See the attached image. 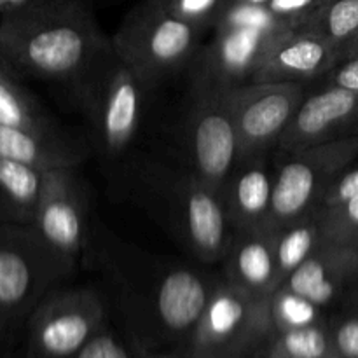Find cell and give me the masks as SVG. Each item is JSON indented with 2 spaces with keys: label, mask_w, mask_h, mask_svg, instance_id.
<instances>
[{
  "label": "cell",
  "mask_w": 358,
  "mask_h": 358,
  "mask_svg": "<svg viewBox=\"0 0 358 358\" xmlns=\"http://www.w3.org/2000/svg\"><path fill=\"white\" fill-rule=\"evenodd\" d=\"M355 159L358 136L304 149L276 147L269 227L278 231L313 215L329 184Z\"/></svg>",
  "instance_id": "cell-8"
},
{
  "label": "cell",
  "mask_w": 358,
  "mask_h": 358,
  "mask_svg": "<svg viewBox=\"0 0 358 358\" xmlns=\"http://www.w3.org/2000/svg\"><path fill=\"white\" fill-rule=\"evenodd\" d=\"M273 182L275 159H269V152L238 157L220 189L234 231L271 229Z\"/></svg>",
  "instance_id": "cell-16"
},
{
  "label": "cell",
  "mask_w": 358,
  "mask_h": 358,
  "mask_svg": "<svg viewBox=\"0 0 358 358\" xmlns=\"http://www.w3.org/2000/svg\"><path fill=\"white\" fill-rule=\"evenodd\" d=\"M30 229L73 268L86 257L91 240L90 208L76 168L45 171L44 187Z\"/></svg>",
  "instance_id": "cell-11"
},
{
  "label": "cell",
  "mask_w": 358,
  "mask_h": 358,
  "mask_svg": "<svg viewBox=\"0 0 358 358\" xmlns=\"http://www.w3.org/2000/svg\"><path fill=\"white\" fill-rule=\"evenodd\" d=\"M163 6L180 20L208 30L215 28L231 0H161Z\"/></svg>",
  "instance_id": "cell-28"
},
{
  "label": "cell",
  "mask_w": 358,
  "mask_h": 358,
  "mask_svg": "<svg viewBox=\"0 0 358 358\" xmlns=\"http://www.w3.org/2000/svg\"><path fill=\"white\" fill-rule=\"evenodd\" d=\"M322 86H336L358 91V51L345 56L322 77Z\"/></svg>",
  "instance_id": "cell-32"
},
{
  "label": "cell",
  "mask_w": 358,
  "mask_h": 358,
  "mask_svg": "<svg viewBox=\"0 0 358 358\" xmlns=\"http://www.w3.org/2000/svg\"><path fill=\"white\" fill-rule=\"evenodd\" d=\"M358 194V159L353 161L350 166H346L341 173L334 177V180L329 184L325 189L324 196H322L320 203H318L315 213L322 212V210L334 208V206L343 205L353 196Z\"/></svg>",
  "instance_id": "cell-30"
},
{
  "label": "cell",
  "mask_w": 358,
  "mask_h": 358,
  "mask_svg": "<svg viewBox=\"0 0 358 358\" xmlns=\"http://www.w3.org/2000/svg\"><path fill=\"white\" fill-rule=\"evenodd\" d=\"M149 91L110 38V44L101 49L72 87L101 154L115 157L126 152L140 128L143 100Z\"/></svg>",
  "instance_id": "cell-5"
},
{
  "label": "cell",
  "mask_w": 358,
  "mask_h": 358,
  "mask_svg": "<svg viewBox=\"0 0 358 358\" xmlns=\"http://www.w3.org/2000/svg\"><path fill=\"white\" fill-rule=\"evenodd\" d=\"M108 44L87 0H23L0 20V65L14 77L72 90Z\"/></svg>",
  "instance_id": "cell-1"
},
{
  "label": "cell",
  "mask_w": 358,
  "mask_h": 358,
  "mask_svg": "<svg viewBox=\"0 0 358 358\" xmlns=\"http://www.w3.org/2000/svg\"><path fill=\"white\" fill-rule=\"evenodd\" d=\"M178 358V357H177ZM217 358H266L262 353H247V355H233V357H217Z\"/></svg>",
  "instance_id": "cell-36"
},
{
  "label": "cell",
  "mask_w": 358,
  "mask_h": 358,
  "mask_svg": "<svg viewBox=\"0 0 358 358\" xmlns=\"http://www.w3.org/2000/svg\"><path fill=\"white\" fill-rule=\"evenodd\" d=\"M322 241V231L315 215H308L276 231V264L280 285L313 255Z\"/></svg>",
  "instance_id": "cell-22"
},
{
  "label": "cell",
  "mask_w": 358,
  "mask_h": 358,
  "mask_svg": "<svg viewBox=\"0 0 358 358\" xmlns=\"http://www.w3.org/2000/svg\"><path fill=\"white\" fill-rule=\"evenodd\" d=\"M203 31L171 14L161 0H142L126 14L112 44L152 90L189 69L201 48Z\"/></svg>",
  "instance_id": "cell-6"
},
{
  "label": "cell",
  "mask_w": 358,
  "mask_h": 358,
  "mask_svg": "<svg viewBox=\"0 0 358 358\" xmlns=\"http://www.w3.org/2000/svg\"><path fill=\"white\" fill-rule=\"evenodd\" d=\"M45 171L0 157V224L30 227Z\"/></svg>",
  "instance_id": "cell-20"
},
{
  "label": "cell",
  "mask_w": 358,
  "mask_h": 358,
  "mask_svg": "<svg viewBox=\"0 0 358 358\" xmlns=\"http://www.w3.org/2000/svg\"><path fill=\"white\" fill-rule=\"evenodd\" d=\"M107 320L96 290L52 289L28 318L23 358H72Z\"/></svg>",
  "instance_id": "cell-9"
},
{
  "label": "cell",
  "mask_w": 358,
  "mask_h": 358,
  "mask_svg": "<svg viewBox=\"0 0 358 358\" xmlns=\"http://www.w3.org/2000/svg\"><path fill=\"white\" fill-rule=\"evenodd\" d=\"M189 65L192 86L227 91L250 84L259 62L278 31L250 27H217Z\"/></svg>",
  "instance_id": "cell-13"
},
{
  "label": "cell",
  "mask_w": 358,
  "mask_h": 358,
  "mask_svg": "<svg viewBox=\"0 0 358 358\" xmlns=\"http://www.w3.org/2000/svg\"><path fill=\"white\" fill-rule=\"evenodd\" d=\"M329 332L338 358H358V310L339 308L329 315Z\"/></svg>",
  "instance_id": "cell-29"
},
{
  "label": "cell",
  "mask_w": 358,
  "mask_h": 358,
  "mask_svg": "<svg viewBox=\"0 0 358 358\" xmlns=\"http://www.w3.org/2000/svg\"><path fill=\"white\" fill-rule=\"evenodd\" d=\"M72 358H145V352L124 325L117 327L108 318L103 327Z\"/></svg>",
  "instance_id": "cell-26"
},
{
  "label": "cell",
  "mask_w": 358,
  "mask_h": 358,
  "mask_svg": "<svg viewBox=\"0 0 358 358\" xmlns=\"http://www.w3.org/2000/svg\"><path fill=\"white\" fill-rule=\"evenodd\" d=\"M301 30L320 35L343 58L358 35V0H324Z\"/></svg>",
  "instance_id": "cell-23"
},
{
  "label": "cell",
  "mask_w": 358,
  "mask_h": 358,
  "mask_svg": "<svg viewBox=\"0 0 358 358\" xmlns=\"http://www.w3.org/2000/svg\"><path fill=\"white\" fill-rule=\"evenodd\" d=\"M87 156V149L65 133L28 131L0 126V157L48 171L55 168H77Z\"/></svg>",
  "instance_id": "cell-19"
},
{
  "label": "cell",
  "mask_w": 358,
  "mask_h": 358,
  "mask_svg": "<svg viewBox=\"0 0 358 358\" xmlns=\"http://www.w3.org/2000/svg\"><path fill=\"white\" fill-rule=\"evenodd\" d=\"M358 136V91L336 86L308 93L278 149H304Z\"/></svg>",
  "instance_id": "cell-14"
},
{
  "label": "cell",
  "mask_w": 358,
  "mask_h": 358,
  "mask_svg": "<svg viewBox=\"0 0 358 358\" xmlns=\"http://www.w3.org/2000/svg\"><path fill=\"white\" fill-rule=\"evenodd\" d=\"M341 55L334 45L310 30H289L278 35L259 62L250 83L304 84L320 80Z\"/></svg>",
  "instance_id": "cell-15"
},
{
  "label": "cell",
  "mask_w": 358,
  "mask_h": 358,
  "mask_svg": "<svg viewBox=\"0 0 358 358\" xmlns=\"http://www.w3.org/2000/svg\"><path fill=\"white\" fill-rule=\"evenodd\" d=\"M358 278V250L322 241L320 247L280 287L301 294L327 313L339 310Z\"/></svg>",
  "instance_id": "cell-17"
},
{
  "label": "cell",
  "mask_w": 358,
  "mask_h": 358,
  "mask_svg": "<svg viewBox=\"0 0 358 358\" xmlns=\"http://www.w3.org/2000/svg\"><path fill=\"white\" fill-rule=\"evenodd\" d=\"M140 182L143 203L185 250L208 264L224 261L234 227L217 189L185 166H149Z\"/></svg>",
  "instance_id": "cell-3"
},
{
  "label": "cell",
  "mask_w": 358,
  "mask_h": 358,
  "mask_svg": "<svg viewBox=\"0 0 358 358\" xmlns=\"http://www.w3.org/2000/svg\"><path fill=\"white\" fill-rule=\"evenodd\" d=\"M20 2H23V0H0V13H3L6 9H9V7L16 6Z\"/></svg>",
  "instance_id": "cell-34"
},
{
  "label": "cell",
  "mask_w": 358,
  "mask_h": 358,
  "mask_svg": "<svg viewBox=\"0 0 358 358\" xmlns=\"http://www.w3.org/2000/svg\"><path fill=\"white\" fill-rule=\"evenodd\" d=\"M322 231V240L346 245L358 250V194L343 205L313 213Z\"/></svg>",
  "instance_id": "cell-27"
},
{
  "label": "cell",
  "mask_w": 358,
  "mask_h": 358,
  "mask_svg": "<svg viewBox=\"0 0 358 358\" xmlns=\"http://www.w3.org/2000/svg\"><path fill=\"white\" fill-rule=\"evenodd\" d=\"M224 278L252 296L271 297L280 287L276 231H234L224 257Z\"/></svg>",
  "instance_id": "cell-18"
},
{
  "label": "cell",
  "mask_w": 358,
  "mask_h": 358,
  "mask_svg": "<svg viewBox=\"0 0 358 358\" xmlns=\"http://www.w3.org/2000/svg\"><path fill=\"white\" fill-rule=\"evenodd\" d=\"M152 278L128 283L124 327L145 353L178 355L212 297L217 278L187 264L152 262Z\"/></svg>",
  "instance_id": "cell-2"
},
{
  "label": "cell",
  "mask_w": 358,
  "mask_h": 358,
  "mask_svg": "<svg viewBox=\"0 0 358 358\" xmlns=\"http://www.w3.org/2000/svg\"><path fill=\"white\" fill-rule=\"evenodd\" d=\"M0 126L59 135L63 133L45 108L0 65Z\"/></svg>",
  "instance_id": "cell-21"
},
{
  "label": "cell",
  "mask_w": 358,
  "mask_h": 358,
  "mask_svg": "<svg viewBox=\"0 0 358 358\" xmlns=\"http://www.w3.org/2000/svg\"><path fill=\"white\" fill-rule=\"evenodd\" d=\"M73 269L30 227L0 224V358H9L35 308Z\"/></svg>",
  "instance_id": "cell-4"
},
{
  "label": "cell",
  "mask_w": 358,
  "mask_h": 358,
  "mask_svg": "<svg viewBox=\"0 0 358 358\" xmlns=\"http://www.w3.org/2000/svg\"><path fill=\"white\" fill-rule=\"evenodd\" d=\"M269 299L238 289L224 276L217 278L201 320L177 357L217 358L262 353L275 332Z\"/></svg>",
  "instance_id": "cell-7"
},
{
  "label": "cell",
  "mask_w": 358,
  "mask_h": 358,
  "mask_svg": "<svg viewBox=\"0 0 358 358\" xmlns=\"http://www.w3.org/2000/svg\"><path fill=\"white\" fill-rule=\"evenodd\" d=\"M145 358H177V355H171V353H145Z\"/></svg>",
  "instance_id": "cell-37"
},
{
  "label": "cell",
  "mask_w": 358,
  "mask_h": 358,
  "mask_svg": "<svg viewBox=\"0 0 358 358\" xmlns=\"http://www.w3.org/2000/svg\"><path fill=\"white\" fill-rule=\"evenodd\" d=\"M182 136L185 168L220 192L240 157V140L226 91L192 86Z\"/></svg>",
  "instance_id": "cell-10"
},
{
  "label": "cell",
  "mask_w": 358,
  "mask_h": 358,
  "mask_svg": "<svg viewBox=\"0 0 358 358\" xmlns=\"http://www.w3.org/2000/svg\"><path fill=\"white\" fill-rule=\"evenodd\" d=\"M358 51V35L355 38H353V42L352 44L348 45V49H346V52H345V56H348V55H352V52H357ZM345 56H343V58H345Z\"/></svg>",
  "instance_id": "cell-35"
},
{
  "label": "cell",
  "mask_w": 358,
  "mask_h": 358,
  "mask_svg": "<svg viewBox=\"0 0 358 358\" xmlns=\"http://www.w3.org/2000/svg\"><path fill=\"white\" fill-rule=\"evenodd\" d=\"M343 306L355 308V310H358V278H357V282L352 285V289H350V292H348V296H346Z\"/></svg>",
  "instance_id": "cell-33"
},
{
  "label": "cell",
  "mask_w": 358,
  "mask_h": 358,
  "mask_svg": "<svg viewBox=\"0 0 358 358\" xmlns=\"http://www.w3.org/2000/svg\"><path fill=\"white\" fill-rule=\"evenodd\" d=\"M269 315H271L273 331L282 332L325 324L331 313L322 310L301 294L292 292L287 287H278L269 299Z\"/></svg>",
  "instance_id": "cell-25"
},
{
  "label": "cell",
  "mask_w": 358,
  "mask_h": 358,
  "mask_svg": "<svg viewBox=\"0 0 358 358\" xmlns=\"http://www.w3.org/2000/svg\"><path fill=\"white\" fill-rule=\"evenodd\" d=\"M324 0H268L266 7L290 30L303 27Z\"/></svg>",
  "instance_id": "cell-31"
},
{
  "label": "cell",
  "mask_w": 358,
  "mask_h": 358,
  "mask_svg": "<svg viewBox=\"0 0 358 358\" xmlns=\"http://www.w3.org/2000/svg\"><path fill=\"white\" fill-rule=\"evenodd\" d=\"M327 322L304 329L273 332L262 348V355L266 358H338Z\"/></svg>",
  "instance_id": "cell-24"
},
{
  "label": "cell",
  "mask_w": 358,
  "mask_h": 358,
  "mask_svg": "<svg viewBox=\"0 0 358 358\" xmlns=\"http://www.w3.org/2000/svg\"><path fill=\"white\" fill-rule=\"evenodd\" d=\"M306 94L304 84L250 83L227 90L240 156L275 150Z\"/></svg>",
  "instance_id": "cell-12"
}]
</instances>
